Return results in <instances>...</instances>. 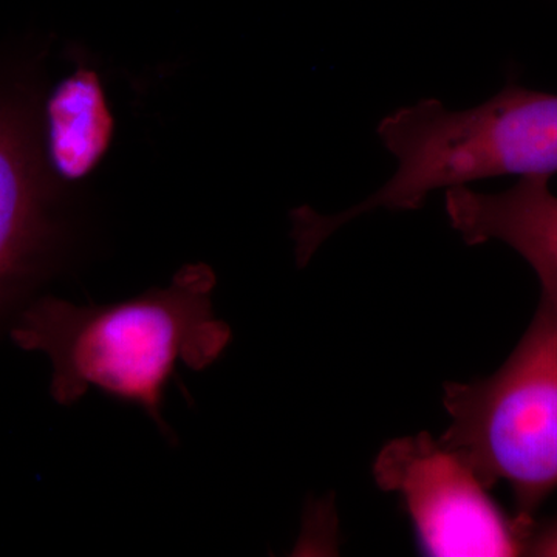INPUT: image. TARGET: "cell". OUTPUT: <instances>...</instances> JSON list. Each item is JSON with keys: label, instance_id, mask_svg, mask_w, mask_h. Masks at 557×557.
I'll list each match as a JSON object with an SVG mask.
<instances>
[{"label": "cell", "instance_id": "5b68a950", "mask_svg": "<svg viewBox=\"0 0 557 557\" xmlns=\"http://www.w3.org/2000/svg\"><path fill=\"white\" fill-rule=\"evenodd\" d=\"M40 98L21 83H0V313L49 265L62 230L39 137Z\"/></svg>", "mask_w": 557, "mask_h": 557}, {"label": "cell", "instance_id": "ba28073f", "mask_svg": "<svg viewBox=\"0 0 557 557\" xmlns=\"http://www.w3.org/2000/svg\"><path fill=\"white\" fill-rule=\"evenodd\" d=\"M525 555L557 557V520L541 530H531Z\"/></svg>", "mask_w": 557, "mask_h": 557}, {"label": "cell", "instance_id": "52a82bcc", "mask_svg": "<svg viewBox=\"0 0 557 557\" xmlns=\"http://www.w3.org/2000/svg\"><path fill=\"white\" fill-rule=\"evenodd\" d=\"M113 116L100 76L78 65L39 104V137L51 180L76 183L89 177L113 138Z\"/></svg>", "mask_w": 557, "mask_h": 557}, {"label": "cell", "instance_id": "8992f818", "mask_svg": "<svg viewBox=\"0 0 557 557\" xmlns=\"http://www.w3.org/2000/svg\"><path fill=\"white\" fill-rule=\"evenodd\" d=\"M446 214L468 245L504 242L536 271L542 306L557 318V197L548 175L520 177L512 188L483 194L446 189Z\"/></svg>", "mask_w": 557, "mask_h": 557}, {"label": "cell", "instance_id": "277c9868", "mask_svg": "<svg viewBox=\"0 0 557 557\" xmlns=\"http://www.w3.org/2000/svg\"><path fill=\"white\" fill-rule=\"evenodd\" d=\"M373 478L403 498L426 555H525L531 519H509L467 461L440 440H394L376 457Z\"/></svg>", "mask_w": 557, "mask_h": 557}, {"label": "cell", "instance_id": "3957f363", "mask_svg": "<svg viewBox=\"0 0 557 557\" xmlns=\"http://www.w3.org/2000/svg\"><path fill=\"white\" fill-rule=\"evenodd\" d=\"M440 442L490 490L511 487L522 518L557 490V318L539 306L519 346L486 380L449 383Z\"/></svg>", "mask_w": 557, "mask_h": 557}, {"label": "cell", "instance_id": "7a4b0ae2", "mask_svg": "<svg viewBox=\"0 0 557 557\" xmlns=\"http://www.w3.org/2000/svg\"><path fill=\"white\" fill-rule=\"evenodd\" d=\"M376 132L397 159V172L339 214L299 209L293 234L300 259L309 260L336 230L375 209L413 211L434 190L557 172V95L515 84L467 110H450L434 98L405 106L384 116Z\"/></svg>", "mask_w": 557, "mask_h": 557}, {"label": "cell", "instance_id": "6da1fadb", "mask_svg": "<svg viewBox=\"0 0 557 557\" xmlns=\"http://www.w3.org/2000/svg\"><path fill=\"white\" fill-rule=\"evenodd\" d=\"M215 284L214 271L194 263L168 287L123 302L79 307L47 296L22 311L11 339L49 357L54 401L76 405L95 387L145 410L171 438L163 405L177 364L208 369L231 341L230 325L212 313Z\"/></svg>", "mask_w": 557, "mask_h": 557}]
</instances>
